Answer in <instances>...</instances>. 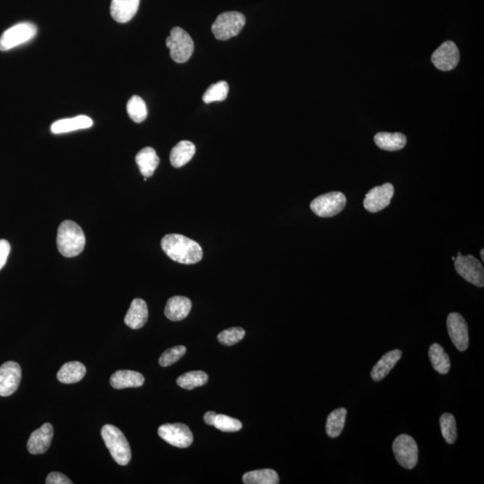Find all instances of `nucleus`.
<instances>
[{
  "instance_id": "dca6fc26",
  "label": "nucleus",
  "mask_w": 484,
  "mask_h": 484,
  "mask_svg": "<svg viewBox=\"0 0 484 484\" xmlns=\"http://www.w3.org/2000/svg\"><path fill=\"white\" fill-rule=\"evenodd\" d=\"M140 0H112L111 15L116 22L125 24L137 14Z\"/></svg>"
},
{
  "instance_id": "4c0bfd02",
  "label": "nucleus",
  "mask_w": 484,
  "mask_h": 484,
  "mask_svg": "<svg viewBox=\"0 0 484 484\" xmlns=\"http://www.w3.org/2000/svg\"><path fill=\"white\" fill-rule=\"evenodd\" d=\"M216 415L217 414H216L215 412H206V414L204 415L206 424L208 425H214Z\"/></svg>"
},
{
  "instance_id": "bb28decb",
  "label": "nucleus",
  "mask_w": 484,
  "mask_h": 484,
  "mask_svg": "<svg viewBox=\"0 0 484 484\" xmlns=\"http://www.w3.org/2000/svg\"><path fill=\"white\" fill-rule=\"evenodd\" d=\"M347 410L345 408H337L329 414L327 424H325V431L328 437L337 438L341 435L345 425Z\"/></svg>"
},
{
  "instance_id": "4be33fe9",
  "label": "nucleus",
  "mask_w": 484,
  "mask_h": 484,
  "mask_svg": "<svg viewBox=\"0 0 484 484\" xmlns=\"http://www.w3.org/2000/svg\"><path fill=\"white\" fill-rule=\"evenodd\" d=\"M135 163L140 168L142 175L144 177H150L153 176L156 168L159 166L160 159L154 148L144 147L138 152L135 156Z\"/></svg>"
},
{
  "instance_id": "9d476101",
  "label": "nucleus",
  "mask_w": 484,
  "mask_h": 484,
  "mask_svg": "<svg viewBox=\"0 0 484 484\" xmlns=\"http://www.w3.org/2000/svg\"><path fill=\"white\" fill-rule=\"evenodd\" d=\"M158 434L172 446L185 448L193 443L192 431L183 424H167L160 426Z\"/></svg>"
},
{
  "instance_id": "5701e85b",
  "label": "nucleus",
  "mask_w": 484,
  "mask_h": 484,
  "mask_svg": "<svg viewBox=\"0 0 484 484\" xmlns=\"http://www.w3.org/2000/svg\"><path fill=\"white\" fill-rule=\"evenodd\" d=\"M195 153L196 147L192 142L187 140L180 141L170 152V163L175 168L182 167L192 159Z\"/></svg>"
},
{
  "instance_id": "2f4dec72",
  "label": "nucleus",
  "mask_w": 484,
  "mask_h": 484,
  "mask_svg": "<svg viewBox=\"0 0 484 484\" xmlns=\"http://www.w3.org/2000/svg\"><path fill=\"white\" fill-rule=\"evenodd\" d=\"M229 86L225 81L214 83L206 90L203 95V101L206 103L224 101L227 98Z\"/></svg>"
},
{
  "instance_id": "72a5a7b5",
  "label": "nucleus",
  "mask_w": 484,
  "mask_h": 484,
  "mask_svg": "<svg viewBox=\"0 0 484 484\" xmlns=\"http://www.w3.org/2000/svg\"><path fill=\"white\" fill-rule=\"evenodd\" d=\"M245 334H246V332H245L243 328H228L218 335V341L222 344L231 347V345L236 344L241 341L244 338Z\"/></svg>"
},
{
  "instance_id": "c85d7f7f",
  "label": "nucleus",
  "mask_w": 484,
  "mask_h": 484,
  "mask_svg": "<svg viewBox=\"0 0 484 484\" xmlns=\"http://www.w3.org/2000/svg\"><path fill=\"white\" fill-rule=\"evenodd\" d=\"M208 382V374L204 371H189L177 377V386L184 389L191 390L206 385Z\"/></svg>"
},
{
  "instance_id": "58836bf2",
  "label": "nucleus",
  "mask_w": 484,
  "mask_h": 484,
  "mask_svg": "<svg viewBox=\"0 0 484 484\" xmlns=\"http://www.w3.org/2000/svg\"><path fill=\"white\" fill-rule=\"evenodd\" d=\"M483 253H484V250H483H483H480V257H482V260H483V261H484V257H483L484 255H483Z\"/></svg>"
},
{
  "instance_id": "393cba45",
  "label": "nucleus",
  "mask_w": 484,
  "mask_h": 484,
  "mask_svg": "<svg viewBox=\"0 0 484 484\" xmlns=\"http://www.w3.org/2000/svg\"><path fill=\"white\" fill-rule=\"evenodd\" d=\"M375 144L380 149L386 151H398L406 144V137L402 133H387L379 132L374 137Z\"/></svg>"
},
{
  "instance_id": "b1692460",
  "label": "nucleus",
  "mask_w": 484,
  "mask_h": 484,
  "mask_svg": "<svg viewBox=\"0 0 484 484\" xmlns=\"http://www.w3.org/2000/svg\"><path fill=\"white\" fill-rule=\"evenodd\" d=\"M86 368L79 361L65 363L57 374L58 379L63 384L79 382L86 376Z\"/></svg>"
},
{
  "instance_id": "c9c22d12",
  "label": "nucleus",
  "mask_w": 484,
  "mask_h": 484,
  "mask_svg": "<svg viewBox=\"0 0 484 484\" xmlns=\"http://www.w3.org/2000/svg\"><path fill=\"white\" fill-rule=\"evenodd\" d=\"M47 484H72L70 479L63 473L53 472L48 474L46 479Z\"/></svg>"
},
{
  "instance_id": "39448f33",
  "label": "nucleus",
  "mask_w": 484,
  "mask_h": 484,
  "mask_svg": "<svg viewBox=\"0 0 484 484\" xmlns=\"http://www.w3.org/2000/svg\"><path fill=\"white\" fill-rule=\"evenodd\" d=\"M170 58L177 63H185L194 53V41L190 35L180 27H174L166 39Z\"/></svg>"
},
{
  "instance_id": "7ed1b4c3",
  "label": "nucleus",
  "mask_w": 484,
  "mask_h": 484,
  "mask_svg": "<svg viewBox=\"0 0 484 484\" xmlns=\"http://www.w3.org/2000/svg\"><path fill=\"white\" fill-rule=\"evenodd\" d=\"M102 437L115 462L127 466L131 459V448L123 432L114 425L106 424L102 429Z\"/></svg>"
},
{
  "instance_id": "6ab92c4d",
  "label": "nucleus",
  "mask_w": 484,
  "mask_h": 484,
  "mask_svg": "<svg viewBox=\"0 0 484 484\" xmlns=\"http://www.w3.org/2000/svg\"><path fill=\"white\" fill-rule=\"evenodd\" d=\"M402 351L400 350H393L389 351L386 354H384L382 359H380L376 363V365L373 367L372 370H371V377L374 382H380L384 377L389 375V373L398 361L401 359Z\"/></svg>"
},
{
  "instance_id": "f03ea898",
  "label": "nucleus",
  "mask_w": 484,
  "mask_h": 484,
  "mask_svg": "<svg viewBox=\"0 0 484 484\" xmlns=\"http://www.w3.org/2000/svg\"><path fill=\"white\" fill-rule=\"evenodd\" d=\"M57 246L64 257L79 256L86 246L85 234L80 226L73 221H64L58 230Z\"/></svg>"
},
{
  "instance_id": "f704fd0d",
  "label": "nucleus",
  "mask_w": 484,
  "mask_h": 484,
  "mask_svg": "<svg viewBox=\"0 0 484 484\" xmlns=\"http://www.w3.org/2000/svg\"><path fill=\"white\" fill-rule=\"evenodd\" d=\"M186 351L187 348L183 347V345H177V347L170 348V349L166 350L161 354L159 359L160 365L163 367L173 365L186 354Z\"/></svg>"
},
{
  "instance_id": "cd10ccee",
  "label": "nucleus",
  "mask_w": 484,
  "mask_h": 484,
  "mask_svg": "<svg viewBox=\"0 0 484 484\" xmlns=\"http://www.w3.org/2000/svg\"><path fill=\"white\" fill-rule=\"evenodd\" d=\"M242 480L245 484H277L279 476L273 469H261L245 473Z\"/></svg>"
},
{
  "instance_id": "e433bc0d",
  "label": "nucleus",
  "mask_w": 484,
  "mask_h": 484,
  "mask_svg": "<svg viewBox=\"0 0 484 484\" xmlns=\"http://www.w3.org/2000/svg\"><path fill=\"white\" fill-rule=\"evenodd\" d=\"M11 244L6 240H0V270L5 267L8 255L11 253Z\"/></svg>"
},
{
  "instance_id": "2eb2a0df",
  "label": "nucleus",
  "mask_w": 484,
  "mask_h": 484,
  "mask_svg": "<svg viewBox=\"0 0 484 484\" xmlns=\"http://www.w3.org/2000/svg\"><path fill=\"white\" fill-rule=\"evenodd\" d=\"M53 426L44 424L40 429L34 431L29 438L27 450L32 455L43 454L50 448L53 438Z\"/></svg>"
},
{
  "instance_id": "6e6552de",
  "label": "nucleus",
  "mask_w": 484,
  "mask_h": 484,
  "mask_svg": "<svg viewBox=\"0 0 484 484\" xmlns=\"http://www.w3.org/2000/svg\"><path fill=\"white\" fill-rule=\"evenodd\" d=\"M393 452L400 466L405 469H414L418 463V446L411 436L402 434L396 438Z\"/></svg>"
},
{
  "instance_id": "412c9836",
  "label": "nucleus",
  "mask_w": 484,
  "mask_h": 484,
  "mask_svg": "<svg viewBox=\"0 0 484 484\" xmlns=\"http://www.w3.org/2000/svg\"><path fill=\"white\" fill-rule=\"evenodd\" d=\"M113 389H123L128 387H140L144 385V377L141 373L133 370H118L109 380Z\"/></svg>"
},
{
  "instance_id": "a211bd4d",
  "label": "nucleus",
  "mask_w": 484,
  "mask_h": 484,
  "mask_svg": "<svg viewBox=\"0 0 484 484\" xmlns=\"http://www.w3.org/2000/svg\"><path fill=\"white\" fill-rule=\"evenodd\" d=\"M148 319L147 302L142 299H135L129 307L124 319L125 324L132 329H140L144 327Z\"/></svg>"
},
{
  "instance_id": "aec40b11",
  "label": "nucleus",
  "mask_w": 484,
  "mask_h": 484,
  "mask_svg": "<svg viewBox=\"0 0 484 484\" xmlns=\"http://www.w3.org/2000/svg\"><path fill=\"white\" fill-rule=\"evenodd\" d=\"M93 121L91 118L85 115L77 116L75 118L60 119L51 125V130L53 134H64L69 132L91 128Z\"/></svg>"
},
{
  "instance_id": "1a4fd4ad",
  "label": "nucleus",
  "mask_w": 484,
  "mask_h": 484,
  "mask_svg": "<svg viewBox=\"0 0 484 484\" xmlns=\"http://www.w3.org/2000/svg\"><path fill=\"white\" fill-rule=\"evenodd\" d=\"M455 261V269L459 276L467 282L477 287L484 285V270L483 264L472 255L463 256L460 253Z\"/></svg>"
},
{
  "instance_id": "473e14b6",
  "label": "nucleus",
  "mask_w": 484,
  "mask_h": 484,
  "mask_svg": "<svg viewBox=\"0 0 484 484\" xmlns=\"http://www.w3.org/2000/svg\"><path fill=\"white\" fill-rule=\"evenodd\" d=\"M214 426L218 430L224 432H235L242 429L241 421L224 415H216Z\"/></svg>"
},
{
  "instance_id": "f8f14e48",
  "label": "nucleus",
  "mask_w": 484,
  "mask_h": 484,
  "mask_svg": "<svg viewBox=\"0 0 484 484\" xmlns=\"http://www.w3.org/2000/svg\"><path fill=\"white\" fill-rule=\"evenodd\" d=\"M460 55L457 45L448 41L442 43L432 54L431 61L438 69L450 71L459 63Z\"/></svg>"
},
{
  "instance_id": "f3484780",
  "label": "nucleus",
  "mask_w": 484,
  "mask_h": 484,
  "mask_svg": "<svg viewBox=\"0 0 484 484\" xmlns=\"http://www.w3.org/2000/svg\"><path fill=\"white\" fill-rule=\"evenodd\" d=\"M191 301L187 297L174 296L168 300L164 314L172 321H180L188 317L191 311Z\"/></svg>"
},
{
  "instance_id": "0eeeda50",
  "label": "nucleus",
  "mask_w": 484,
  "mask_h": 484,
  "mask_svg": "<svg viewBox=\"0 0 484 484\" xmlns=\"http://www.w3.org/2000/svg\"><path fill=\"white\" fill-rule=\"evenodd\" d=\"M347 205V198L339 191L324 194L313 199L311 203L312 212L321 217H332L343 211Z\"/></svg>"
},
{
  "instance_id": "4468645a",
  "label": "nucleus",
  "mask_w": 484,
  "mask_h": 484,
  "mask_svg": "<svg viewBox=\"0 0 484 484\" xmlns=\"http://www.w3.org/2000/svg\"><path fill=\"white\" fill-rule=\"evenodd\" d=\"M394 196V187L391 183L375 187L368 192L363 201L364 208L370 213H377L390 204Z\"/></svg>"
},
{
  "instance_id": "423d86ee",
  "label": "nucleus",
  "mask_w": 484,
  "mask_h": 484,
  "mask_svg": "<svg viewBox=\"0 0 484 484\" xmlns=\"http://www.w3.org/2000/svg\"><path fill=\"white\" fill-rule=\"evenodd\" d=\"M37 27L32 22H20L3 32L0 37V51H8L27 43L35 37Z\"/></svg>"
},
{
  "instance_id": "c756f323",
  "label": "nucleus",
  "mask_w": 484,
  "mask_h": 484,
  "mask_svg": "<svg viewBox=\"0 0 484 484\" xmlns=\"http://www.w3.org/2000/svg\"><path fill=\"white\" fill-rule=\"evenodd\" d=\"M127 111L132 121L141 123L147 117V105L141 97L132 96L127 105Z\"/></svg>"
},
{
  "instance_id": "a878e982",
  "label": "nucleus",
  "mask_w": 484,
  "mask_h": 484,
  "mask_svg": "<svg viewBox=\"0 0 484 484\" xmlns=\"http://www.w3.org/2000/svg\"><path fill=\"white\" fill-rule=\"evenodd\" d=\"M431 363L433 369L440 374H448L450 370V359L441 344H433L429 350Z\"/></svg>"
},
{
  "instance_id": "20e7f679",
  "label": "nucleus",
  "mask_w": 484,
  "mask_h": 484,
  "mask_svg": "<svg viewBox=\"0 0 484 484\" xmlns=\"http://www.w3.org/2000/svg\"><path fill=\"white\" fill-rule=\"evenodd\" d=\"M246 24V18L241 13H222L212 25V32L217 40L226 41L237 36Z\"/></svg>"
},
{
  "instance_id": "7c9ffc66",
  "label": "nucleus",
  "mask_w": 484,
  "mask_h": 484,
  "mask_svg": "<svg viewBox=\"0 0 484 484\" xmlns=\"http://www.w3.org/2000/svg\"><path fill=\"white\" fill-rule=\"evenodd\" d=\"M440 425L442 436L448 444H454L457 438V422L454 415L451 414L442 415L440 418Z\"/></svg>"
},
{
  "instance_id": "9b49d317",
  "label": "nucleus",
  "mask_w": 484,
  "mask_h": 484,
  "mask_svg": "<svg viewBox=\"0 0 484 484\" xmlns=\"http://www.w3.org/2000/svg\"><path fill=\"white\" fill-rule=\"evenodd\" d=\"M448 335L455 347L460 351L467 350L469 335L466 319L459 313H450L447 319Z\"/></svg>"
},
{
  "instance_id": "ddd939ff",
  "label": "nucleus",
  "mask_w": 484,
  "mask_h": 484,
  "mask_svg": "<svg viewBox=\"0 0 484 484\" xmlns=\"http://www.w3.org/2000/svg\"><path fill=\"white\" fill-rule=\"evenodd\" d=\"M22 377L20 365L6 361L0 366V396H9L18 390Z\"/></svg>"
},
{
  "instance_id": "f257e3e1",
  "label": "nucleus",
  "mask_w": 484,
  "mask_h": 484,
  "mask_svg": "<svg viewBox=\"0 0 484 484\" xmlns=\"http://www.w3.org/2000/svg\"><path fill=\"white\" fill-rule=\"evenodd\" d=\"M161 245L164 253L177 263L196 264L203 258L202 248L198 242L182 234H167Z\"/></svg>"
}]
</instances>
